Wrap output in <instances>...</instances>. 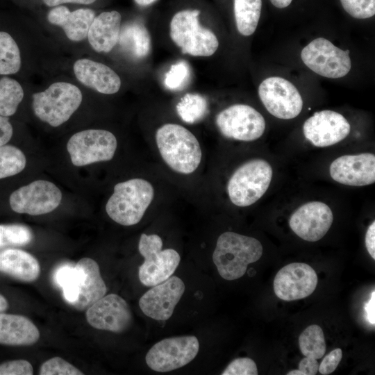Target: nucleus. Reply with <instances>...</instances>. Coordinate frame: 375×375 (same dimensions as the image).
I'll return each instance as SVG.
<instances>
[{"instance_id":"f257e3e1","label":"nucleus","mask_w":375,"mask_h":375,"mask_svg":"<svg viewBox=\"0 0 375 375\" xmlns=\"http://www.w3.org/2000/svg\"><path fill=\"white\" fill-rule=\"evenodd\" d=\"M156 142L161 158L174 172L190 174L200 165V144L184 126L176 124L162 125L156 133Z\"/></svg>"},{"instance_id":"f03ea898","label":"nucleus","mask_w":375,"mask_h":375,"mask_svg":"<svg viewBox=\"0 0 375 375\" xmlns=\"http://www.w3.org/2000/svg\"><path fill=\"white\" fill-rule=\"evenodd\" d=\"M262 254V246L257 239L227 231L217 240L212 261L220 276L232 281L241 278L247 266L258 261Z\"/></svg>"},{"instance_id":"7ed1b4c3","label":"nucleus","mask_w":375,"mask_h":375,"mask_svg":"<svg viewBox=\"0 0 375 375\" xmlns=\"http://www.w3.org/2000/svg\"><path fill=\"white\" fill-rule=\"evenodd\" d=\"M154 197L152 185L143 178L119 183L106 205L109 217L122 226H133L142 219Z\"/></svg>"},{"instance_id":"20e7f679","label":"nucleus","mask_w":375,"mask_h":375,"mask_svg":"<svg viewBox=\"0 0 375 375\" xmlns=\"http://www.w3.org/2000/svg\"><path fill=\"white\" fill-rule=\"evenodd\" d=\"M32 107L37 117L53 127L66 122L82 102L81 90L74 84L56 82L32 96Z\"/></svg>"},{"instance_id":"39448f33","label":"nucleus","mask_w":375,"mask_h":375,"mask_svg":"<svg viewBox=\"0 0 375 375\" xmlns=\"http://www.w3.org/2000/svg\"><path fill=\"white\" fill-rule=\"evenodd\" d=\"M199 15L197 9L176 12L170 22V37L183 53L210 56L218 49L219 41L213 32L201 26Z\"/></svg>"},{"instance_id":"423d86ee","label":"nucleus","mask_w":375,"mask_h":375,"mask_svg":"<svg viewBox=\"0 0 375 375\" xmlns=\"http://www.w3.org/2000/svg\"><path fill=\"white\" fill-rule=\"evenodd\" d=\"M273 175L270 164L263 159H253L240 166L227 185L231 201L247 207L259 200L267 190Z\"/></svg>"},{"instance_id":"0eeeda50","label":"nucleus","mask_w":375,"mask_h":375,"mask_svg":"<svg viewBox=\"0 0 375 375\" xmlns=\"http://www.w3.org/2000/svg\"><path fill=\"white\" fill-rule=\"evenodd\" d=\"M162 240L156 234L142 233L138 243L140 253L144 258L138 269L140 282L152 287L172 276L181 261L179 253L173 249L162 250Z\"/></svg>"},{"instance_id":"6e6552de","label":"nucleus","mask_w":375,"mask_h":375,"mask_svg":"<svg viewBox=\"0 0 375 375\" xmlns=\"http://www.w3.org/2000/svg\"><path fill=\"white\" fill-rule=\"evenodd\" d=\"M117 146V139L111 132L88 129L74 134L68 140L67 149L72 164L80 167L110 160Z\"/></svg>"},{"instance_id":"1a4fd4ad","label":"nucleus","mask_w":375,"mask_h":375,"mask_svg":"<svg viewBox=\"0 0 375 375\" xmlns=\"http://www.w3.org/2000/svg\"><path fill=\"white\" fill-rule=\"evenodd\" d=\"M199 342L194 335L165 338L148 351L145 356L147 366L158 372H168L190 363L197 356Z\"/></svg>"},{"instance_id":"9d476101","label":"nucleus","mask_w":375,"mask_h":375,"mask_svg":"<svg viewBox=\"0 0 375 375\" xmlns=\"http://www.w3.org/2000/svg\"><path fill=\"white\" fill-rule=\"evenodd\" d=\"M301 58L310 69L330 78L344 76L351 67L349 50L343 51L324 38H317L306 45Z\"/></svg>"},{"instance_id":"9b49d317","label":"nucleus","mask_w":375,"mask_h":375,"mask_svg":"<svg viewBox=\"0 0 375 375\" xmlns=\"http://www.w3.org/2000/svg\"><path fill=\"white\" fill-rule=\"evenodd\" d=\"M215 122L224 137L245 142L260 138L266 126L263 116L246 104H234L225 108L218 113Z\"/></svg>"},{"instance_id":"f8f14e48","label":"nucleus","mask_w":375,"mask_h":375,"mask_svg":"<svg viewBox=\"0 0 375 375\" xmlns=\"http://www.w3.org/2000/svg\"><path fill=\"white\" fill-rule=\"evenodd\" d=\"M258 95L267 110L278 119H293L303 108V100L297 88L281 77L265 79L259 85Z\"/></svg>"},{"instance_id":"ddd939ff","label":"nucleus","mask_w":375,"mask_h":375,"mask_svg":"<svg viewBox=\"0 0 375 375\" xmlns=\"http://www.w3.org/2000/svg\"><path fill=\"white\" fill-rule=\"evenodd\" d=\"M61 199V191L55 184L38 180L14 191L9 202L15 212L40 215L55 210Z\"/></svg>"},{"instance_id":"4468645a","label":"nucleus","mask_w":375,"mask_h":375,"mask_svg":"<svg viewBox=\"0 0 375 375\" xmlns=\"http://www.w3.org/2000/svg\"><path fill=\"white\" fill-rule=\"evenodd\" d=\"M85 315L93 328L117 333L126 331L133 322L129 305L116 294L104 295L87 309Z\"/></svg>"},{"instance_id":"2eb2a0df","label":"nucleus","mask_w":375,"mask_h":375,"mask_svg":"<svg viewBox=\"0 0 375 375\" xmlns=\"http://www.w3.org/2000/svg\"><path fill=\"white\" fill-rule=\"evenodd\" d=\"M317 275L312 267L303 262H292L282 267L274 280V293L290 301L304 299L316 289Z\"/></svg>"},{"instance_id":"dca6fc26","label":"nucleus","mask_w":375,"mask_h":375,"mask_svg":"<svg viewBox=\"0 0 375 375\" xmlns=\"http://www.w3.org/2000/svg\"><path fill=\"white\" fill-rule=\"evenodd\" d=\"M185 290L184 282L172 276L147 291L139 300V306L147 317L157 320L169 319Z\"/></svg>"},{"instance_id":"f3484780","label":"nucleus","mask_w":375,"mask_h":375,"mask_svg":"<svg viewBox=\"0 0 375 375\" xmlns=\"http://www.w3.org/2000/svg\"><path fill=\"white\" fill-rule=\"evenodd\" d=\"M333 221L330 207L321 201H310L297 208L290 216L289 225L300 238L316 242L328 231Z\"/></svg>"},{"instance_id":"a211bd4d","label":"nucleus","mask_w":375,"mask_h":375,"mask_svg":"<svg viewBox=\"0 0 375 375\" xmlns=\"http://www.w3.org/2000/svg\"><path fill=\"white\" fill-rule=\"evenodd\" d=\"M351 126L337 112L324 110L315 112L303 126L305 138L314 146L326 147L338 143L350 133Z\"/></svg>"},{"instance_id":"6ab92c4d","label":"nucleus","mask_w":375,"mask_h":375,"mask_svg":"<svg viewBox=\"0 0 375 375\" xmlns=\"http://www.w3.org/2000/svg\"><path fill=\"white\" fill-rule=\"evenodd\" d=\"M331 177L349 186H365L375 181V156L370 153L344 155L334 160L329 167Z\"/></svg>"},{"instance_id":"aec40b11","label":"nucleus","mask_w":375,"mask_h":375,"mask_svg":"<svg viewBox=\"0 0 375 375\" xmlns=\"http://www.w3.org/2000/svg\"><path fill=\"white\" fill-rule=\"evenodd\" d=\"M73 69L80 83L100 93L112 94L120 89L119 76L105 64L88 58H81L74 62Z\"/></svg>"},{"instance_id":"412c9836","label":"nucleus","mask_w":375,"mask_h":375,"mask_svg":"<svg viewBox=\"0 0 375 375\" xmlns=\"http://www.w3.org/2000/svg\"><path fill=\"white\" fill-rule=\"evenodd\" d=\"M80 274L79 294L70 305L78 310H85L103 297L107 292L97 262L90 258L81 259L74 266Z\"/></svg>"},{"instance_id":"4be33fe9","label":"nucleus","mask_w":375,"mask_h":375,"mask_svg":"<svg viewBox=\"0 0 375 375\" xmlns=\"http://www.w3.org/2000/svg\"><path fill=\"white\" fill-rule=\"evenodd\" d=\"M94 17L95 12L91 9L81 8L70 11L63 6H56L47 15L48 21L61 27L67 38L74 42L86 38Z\"/></svg>"},{"instance_id":"5701e85b","label":"nucleus","mask_w":375,"mask_h":375,"mask_svg":"<svg viewBox=\"0 0 375 375\" xmlns=\"http://www.w3.org/2000/svg\"><path fill=\"white\" fill-rule=\"evenodd\" d=\"M122 16L115 10L103 12L95 17L88 33V42L99 53L110 52L118 43Z\"/></svg>"},{"instance_id":"b1692460","label":"nucleus","mask_w":375,"mask_h":375,"mask_svg":"<svg viewBox=\"0 0 375 375\" xmlns=\"http://www.w3.org/2000/svg\"><path fill=\"white\" fill-rule=\"evenodd\" d=\"M40 338L37 326L26 317L0 312V344L29 346Z\"/></svg>"},{"instance_id":"393cba45","label":"nucleus","mask_w":375,"mask_h":375,"mask_svg":"<svg viewBox=\"0 0 375 375\" xmlns=\"http://www.w3.org/2000/svg\"><path fill=\"white\" fill-rule=\"evenodd\" d=\"M0 272L23 282H33L40 274L38 260L21 249L0 251Z\"/></svg>"},{"instance_id":"a878e982","label":"nucleus","mask_w":375,"mask_h":375,"mask_svg":"<svg viewBox=\"0 0 375 375\" xmlns=\"http://www.w3.org/2000/svg\"><path fill=\"white\" fill-rule=\"evenodd\" d=\"M118 42L133 58L140 59L150 52L151 37L147 28L137 22L128 23L120 30Z\"/></svg>"},{"instance_id":"bb28decb","label":"nucleus","mask_w":375,"mask_h":375,"mask_svg":"<svg viewBox=\"0 0 375 375\" xmlns=\"http://www.w3.org/2000/svg\"><path fill=\"white\" fill-rule=\"evenodd\" d=\"M262 0H234V15L238 32L244 36L252 35L258 26Z\"/></svg>"},{"instance_id":"cd10ccee","label":"nucleus","mask_w":375,"mask_h":375,"mask_svg":"<svg viewBox=\"0 0 375 375\" xmlns=\"http://www.w3.org/2000/svg\"><path fill=\"white\" fill-rule=\"evenodd\" d=\"M299 347L305 357L313 360L322 358L326 350L322 328L316 324L306 328L299 337Z\"/></svg>"},{"instance_id":"c85d7f7f","label":"nucleus","mask_w":375,"mask_h":375,"mask_svg":"<svg viewBox=\"0 0 375 375\" xmlns=\"http://www.w3.org/2000/svg\"><path fill=\"white\" fill-rule=\"evenodd\" d=\"M24 92L18 81L4 76L0 79V115L9 117L14 115L24 98Z\"/></svg>"},{"instance_id":"c756f323","label":"nucleus","mask_w":375,"mask_h":375,"mask_svg":"<svg viewBox=\"0 0 375 375\" xmlns=\"http://www.w3.org/2000/svg\"><path fill=\"white\" fill-rule=\"evenodd\" d=\"M19 49L12 36L0 31V75L16 74L21 67Z\"/></svg>"},{"instance_id":"7c9ffc66","label":"nucleus","mask_w":375,"mask_h":375,"mask_svg":"<svg viewBox=\"0 0 375 375\" xmlns=\"http://www.w3.org/2000/svg\"><path fill=\"white\" fill-rule=\"evenodd\" d=\"M176 111L185 122H197L207 113V101L201 94L188 93L178 103Z\"/></svg>"},{"instance_id":"2f4dec72","label":"nucleus","mask_w":375,"mask_h":375,"mask_svg":"<svg viewBox=\"0 0 375 375\" xmlns=\"http://www.w3.org/2000/svg\"><path fill=\"white\" fill-rule=\"evenodd\" d=\"M80 279L77 269L69 265L60 266L56 271L54 281L62 288L63 297L69 304L78 297Z\"/></svg>"},{"instance_id":"473e14b6","label":"nucleus","mask_w":375,"mask_h":375,"mask_svg":"<svg viewBox=\"0 0 375 375\" xmlns=\"http://www.w3.org/2000/svg\"><path fill=\"white\" fill-rule=\"evenodd\" d=\"M24 153L12 145L0 146V179L16 175L26 167Z\"/></svg>"},{"instance_id":"72a5a7b5","label":"nucleus","mask_w":375,"mask_h":375,"mask_svg":"<svg viewBox=\"0 0 375 375\" xmlns=\"http://www.w3.org/2000/svg\"><path fill=\"white\" fill-rule=\"evenodd\" d=\"M33 238L31 229L22 224H0V247L7 245H24Z\"/></svg>"},{"instance_id":"f704fd0d","label":"nucleus","mask_w":375,"mask_h":375,"mask_svg":"<svg viewBox=\"0 0 375 375\" xmlns=\"http://www.w3.org/2000/svg\"><path fill=\"white\" fill-rule=\"evenodd\" d=\"M190 68L188 62L181 60L172 65L165 74L164 83L167 88L172 90L183 89L190 80Z\"/></svg>"},{"instance_id":"c9c22d12","label":"nucleus","mask_w":375,"mask_h":375,"mask_svg":"<svg viewBox=\"0 0 375 375\" xmlns=\"http://www.w3.org/2000/svg\"><path fill=\"white\" fill-rule=\"evenodd\" d=\"M40 375H83L81 371L60 357H53L41 365Z\"/></svg>"},{"instance_id":"e433bc0d","label":"nucleus","mask_w":375,"mask_h":375,"mask_svg":"<svg viewBox=\"0 0 375 375\" xmlns=\"http://www.w3.org/2000/svg\"><path fill=\"white\" fill-rule=\"evenodd\" d=\"M344 10L356 19H367L375 15V0H340Z\"/></svg>"},{"instance_id":"4c0bfd02","label":"nucleus","mask_w":375,"mask_h":375,"mask_svg":"<svg viewBox=\"0 0 375 375\" xmlns=\"http://www.w3.org/2000/svg\"><path fill=\"white\" fill-rule=\"evenodd\" d=\"M222 375H257L256 362L249 358H238L231 361L222 373Z\"/></svg>"},{"instance_id":"58836bf2","label":"nucleus","mask_w":375,"mask_h":375,"mask_svg":"<svg viewBox=\"0 0 375 375\" xmlns=\"http://www.w3.org/2000/svg\"><path fill=\"white\" fill-rule=\"evenodd\" d=\"M33 368L26 360H15L0 364V375H32Z\"/></svg>"},{"instance_id":"ea45409f","label":"nucleus","mask_w":375,"mask_h":375,"mask_svg":"<svg viewBox=\"0 0 375 375\" xmlns=\"http://www.w3.org/2000/svg\"><path fill=\"white\" fill-rule=\"evenodd\" d=\"M342 358V351L340 348L332 350L324 357L318 371L323 375H328L333 372L338 366Z\"/></svg>"},{"instance_id":"a19ab883","label":"nucleus","mask_w":375,"mask_h":375,"mask_svg":"<svg viewBox=\"0 0 375 375\" xmlns=\"http://www.w3.org/2000/svg\"><path fill=\"white\" fill-rule=\"evenodd\" d=\"M319 363L317 360L303 358L299 364V369L290 371L288 375H315L318 372Z\"/></svg>"},{"instance_id":"79ce46f5","label":"nucleus","mask_w":375,"mask_h":375,"mask_svg":"<svg viewBox=\"0 0 375 375\" xmlns=\"http://www.w3.org/2000/svg\"><path fill=\"white\" fill-rule=\"evenodd\" d=\"M13 129L7 117L0 115V146L6 144L12 136Z\"/></svg>"},{"instance_id":"37998d69","label":"nucleus","mask_w":375,"mask_h":375,"mask_svg":"<svg viewBox=\"0 0 375 375\" xmlns=\"http://www.w3.org/2000/svg\"><path fill=\"white\" fill-rule=\"evenodd\" d=\"M365 246L372 258L375 259V222L367 228L365 234Z\"/></svg>"},{"instance_id":"c03bdc74","label":"nucleus","mask_w":375,"mask_h":375,"mask_svg":"<svg viewBox=\"0 0 375 375\" xmlns=\"http://www.w3.org/2000/svg\"><path fill=\"white\" fill-rule=\"evenodd\" d=\"M375 292L373 290L369 301L366 303L365 309L366 317L368 322L372 324H375Z\"/></svg>"},{"instance_id":"a18cd8bd","label":"nucleus","mask_w":375,"mask_h":375,"mask_svg":"<svg viewBox=\"0 0 375 375\" xmlns=\"http://www.w3.org/2000/svg\"><path fill=\"white\" fill-rule=\"evenodd\" d=\"M45 5L53 7L58 6L62 3H72L88 5L94 3L96 0H42Z\"/></svg>"},{"instance_id":"49530a36","label":"nucleus","mask_w":375,"mask_h":375,"mask_svg":"<svg viewBox=\"0 0 375 375\" xmlns=\"http://www.w3.org/2000/svg\"><path fill=\"white\" fill-rule=\"evenodd\" d=\"M271 3L276 8H284L288 7L292 0H269Z\"/></svg>"},{"instance_id":"de8ad7c7","label":"nucleus","mask_w":375,"mask_h":375,"mask_svg":"<svg viewBox=\"0 0 375 375\" xmlns=\"http://www.w3.org/2000/svg\"><path fill=\"white\" fill-rule=\"evenodd\" d=\"M8 308L7 299L0 294V312H3Z\"/></svg>"},{"instance_id":"09e8293b","label":"nucleus","mask_w":375,"mask_h":375,"mask_svg":"<svg viewBox=\"0 0 375 375\" xmlns=\"http://www.w3.org/2000/svg\"><path fill=\"white\" fill-rule=\"evenodd\" d=\"M135 2L141 6H147L153 3L157 0H134Z\"/></svg>"}]
</instances>
